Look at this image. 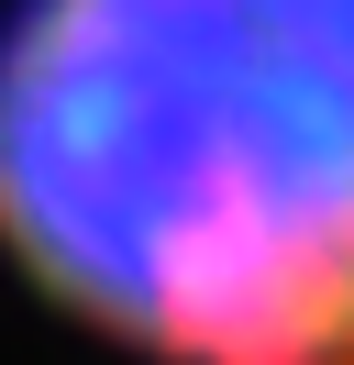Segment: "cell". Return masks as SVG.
Segmentation results:
<instances>
[{"instance_id":"1","label":"cell","mask_w":354,"mask_h":365,"mask_svg":"<svg viewBox=\"0 0 354 365\" xmlns=\"http://www.w3.org/2000/svg\"><path fill=\"white\" fill-rule=\"evenodd\" d=\"M0 266L122 365H354V0H0Z\"/></svg>"}]
</instances>
